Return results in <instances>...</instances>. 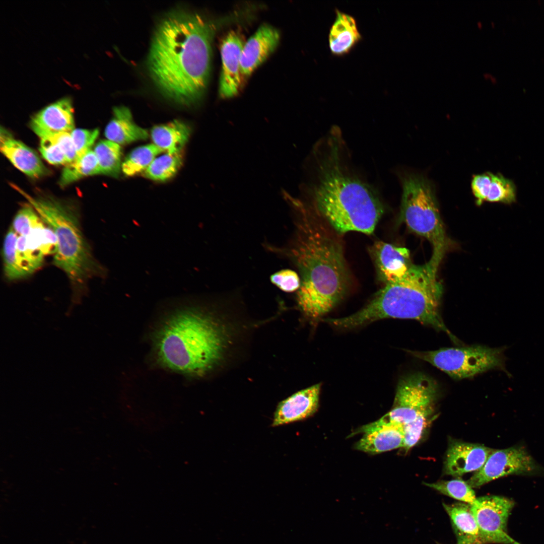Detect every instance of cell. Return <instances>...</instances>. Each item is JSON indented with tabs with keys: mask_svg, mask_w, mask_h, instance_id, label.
<instances>
[{
	"mask_svg": "<svg viewBox=\"0 0 544 544\" xmlns=\"http://www.w3.org/2000/svg\"><path fill=\"white\" fill-rule=\"evenodd\" d=\"M363 437L355 448L370 454H377L403 447V426L379 420L361 427Z\"/></svg>",
	"mask_w": 544,
	"mask_h": 544,
	"instance_id": "15",
	"label": "cell"
},
{
	"mask_svg": "<svg viewBox=\"0 0 544 544\" xmlns=\"http://www.w3.org/2000/svg\"><path fill=\"white\" fill-rule=\"evenodd\" d=\"M1 152L17 169L31 178L48 174V171L38 155L21 141L15 140L5 129H1Z\"/></svg>",
	"mask_w": 544,
	"mask_h": 544,
	"instance_id": "19",
	"label": "cell"
},
{
	"mask_svg": "<svg viewBox=\"0 0 544 544\" xmlns=\"http://www.w3.org/2000/svg\"><path fill=\"white\" fill-rule=\"evenodd\" d=\"M96 156L100 174L118 177L121 171L122 148L120 145L109 140H102L96 145Z\"/></svg>",
	"mask_w": 544,
	"mask_h": 544,
	"instance_id": "25",
	"label": "cell"
},
{
	"mask_svg": "<svg viewBox=\"0 0 544 544\" xmlns=\"http://www.w3.org/2000/svg\"><path fill=\"white\" fill-rule=\"evenodd\" d=\"M213 313L186 308L168 316L156 330L154 350L163 367L186 375L202 376L223 360L229 330Z\"/></svg>",
	"mask_w": 544,
	"mask_h": 544,
	"instance_id": "3",
	"label": "cell"
},
{
	"mask_svg": "<svg viewBox=\"0 0 544 544\" xmlns=\"http://www.w3.org/2000/svg\"><path fill=\"white\" fill-rule=\"evenodd\" d=\"M544 469L521 446L494 450L483 467L467 481L472 488H479L498 478L509 475H532Z\"/></svg>",
	"mask_w": 544,
	"mask_h": 544,
	"instance_id": "10",
	"label": "cell"
},
{
	"mask_svg": "<svg viewBox=\"0 0 544 544\" xmlns=\"http://www.w3.org/2000/svg\"><path fill=\"white\" fill-rule=\"evenodd\" d=\"M164 152L153 144L135 148L125 157L121 171L126 176H133L145 170L157 156Z\"/></svg>",
	"mask_w": 544,
	"mask_h": 544,
	"instance_id": "28",
	"label": "cell"
},
{
	"mask_svg": "<svg viewBox=\"0 0 544 544\" xmlns=\"http://www.w3.org/2000/svg\"><path fill=\"white\" fill-rule=\"evenodd\" d=\"M441 261L431 256L422 265H416L404 279L385 285L361 309L348 316L325 320L342 329H351L384 318L416 320L445 332L460 344L445 325L440 313L443 288L437 278Z\"/></svg>",
	"mask_w": 544,
	"mask_h": 544,
	"instance_id": "4",
	"label": "cell"
},
{
	"mask_svg": "<svg viewBox=\"0 0 544 544\" xmlns=\"http://www.w3.org/2000/svg\"><path fill=\"white\" fill-rule=\"evenodd\" d=\"M493 450L478 444L460 441L451 442L446 457V473L459 477L466 473L477 471L483 467Z\"/></svg>",
	"mask_w": 544,
	"mask_h": 544,
	"instance_id": "18",
	"label": "cell"
},
{
	"mask_svg": "<svg viewBox=\"0 0 544 544\" xmlns=\"http://www.w3.org/2000/svg\"><path fill=\"white\" fill-rule=\"evenodd\" d=\"M357 22L354 17L338 10L328 34V44L331 53L335 56L345 55L361 39Z\"/></svg>",
	"mask_w": 544,
	"mask_h": 544,
	"instance_id": "22",
	"label": "cell"
},
{
	"mask_svg": "<svg viewBox=\"0 0 544 544\" xmlns=\"http://www.w3.org/2000/svg\"><path fill=\"white\" fill-rule=\"evenodd\" d=\"M44 138L50 140L59 147L66 156L68 164L74 162L78 158L71 132H59Z\"/></svg>",
	"mask_w": 544,
	"mask_h": 544,
	"instance_id": "36",
	"label": "cell"
},
{
	"mask_svg": "<svg viewBox=\"0 0 544 544\" xmlns=\"http://www.w3.org/2000/svg\"><path fill=\"white\" fill-rule=\"evenodd\" d=\"M289 204L297 214L295 230L287 246L275 249L299 270V308L317 319L331 310L346 295L351 275L338 236L319 216L297 199Z\"/></svg>",
	"mask_w": 544,
	"mask_h": 544,
	"instance_id": "2",
	"label": "cell"
},
{
	"mask_svg": "<svg viewBox=\"0 0 544 544\" xmlns=\"http://www.w3.org/2000/svg\"><path fill=\"white\" fill-rule=\"evenodd\" d=\"M270 282L280 290L286 292L298 291L301 286L300 276L290 269L280 270L270 277Z\"/></svg>",
	"mask_w": 544,
	"mask_h": 544,
	"instance_id": "33",
	"label": "cell"
},
{
	"mask_svg": "<svg viewBox=\"0 0 544 544\" xmlns=\"http://www.w3.org/2000/svg\"><path fill=\"white\" fill-rule=\"evenodd\" d=\"M280 39L279 31L268 25H261L244 43L241 55V72L247 77L274 51Z\"/></svg>",
	"mask_w": 544,
	"mask_h": 544,
	"instance_id": "16",
	"label": "cell"
},
{
	"mask_svg": "<svg viewBox=\"0 0 544 544\" xmlns=\"http://www.w3.org/2000/svg\"><path fill=\"white\" fill-rule=\"evenodd\" d=\"M507 346L490 348L473 345L458 348H443L435 351H408L419 359L429 363L454 379L472 377L492 370L511 374L506 368Z\"/></svg>",
	"mask_w": 544,
	"mask_h": 544,
	"instance_id": "8",
	"label": "cell"
},
{
	"mask_svg": "<svg viewBox=\"0 0 544 544\" xmlns=\"http://www.w3.org/2000/svg\"><path fill=\"white\" fill-rule=\"evenodd\" d=\"M39 151L43 158L51 164H68L66 156L61 149L48 139H41Z\"/></svg>",
	"mask_w": 544,
	"mask_h": 544,
	"instance_id": "35",
	"label": "cell"
},
{
	"mask_svg": "<svg viewBox=\"0 0 544 544\" xmlns=\"http://www.w3.org/2000/svg\"><path fill=\"white\" fill-rule=\"evenodd\" d=\"M107 139L119 145L148 139V131L134 121L130 109L124 106H115L113 116L105 129Z\"/></svg>",
	"mask_w": 544,
	"mask_h": 544,
	"instance_id": "20",
	"label": "cell"
},
{
	"mask_svg": "<svg viewBox=\"0 0 544 544\" xmlns=\"http://www.w3.org/2000/svg\"><path fill=\"white\" fill-rule=\"evenodd\" d=\"M513 182L500 174L491 173L484 186L482 201L511 204L516 201Z\"/></svg>",
	"mask_w": 544,
	"mask_h": 544,
	"instance_id": "26",
	"label": "cell"
},
{
	"mask_svg": "<svg viewBox=\"0 0 544 544\" xmlns=\"http://www.w3.org/2000/svg\"><path fill=\"white\" fill-rule=\"evenodd\" d=\"M320 384L296 392L278 404L272 427L306 419L313 415L318 406Z\"/></svg>",
	"mask_w": 544,
	"mask_h": 544,
	"instance_id": "17",
	"label": "cell"
},
{
	"mask_svg": "<svg viewBox=\"0 0 544 544\" xmlns=\"http://www.w3.org/2000/svg\"><path fill=\"white\" fill-rule=\"evenodd\" d=\"M514 506L513 500L503 496L477 498L471 506L484 544H520L507 531L508 518Z\"/></svg>",
	"mask_w": 544,
	"mask_h": 544,
	"instance_id": "11",
	"label": "cell"
},
{
	"mask_svg": "<svg viewBox=\"0 0 544 544\" xmlns=\"http://www.w3.org/2000/svg\"><path fill=\"white\" fill-rule=\"evenodd\" d=\"M46 223L29 204L23 206L16 214L11 226L16 233L26 236Z\"/></svg>",
	"mask_w": 544,
	"mask_h": 544,
	"instance_id": "32",
	"label": "cell"
},
{
	"mask_svg": "<svg viewBox=\"0 0 544 544\" xmlns=\"http://www.w3.org/2000/svg\"><path fill=\"white\" fill-rule=\"evenodd\" d=\"M191 130L185 122L174 120L154 126L150 132L153 144L163 152L181 153L188 140Z\"/></svg>",
	"mask_w": 544,
	"mask_h": 544,
	"instance_id": "23",
	"label": "cell"
},
{
	"mask_svg": "<svg viewBox=\"0 0 544 544\" xmlns=\"http://www.w3.org/2000/svg\"><path fill=\"white\" fill-rule=\"evenodd\" d=\"M244 41L241 33L232 30L223 39L220 47L222 70L219 95L222 99L235 96L242 82L240 59Z\"/></svg>",
	"mask_w": 544,
	"mask_h": 544,
	"instance_id": "13",
	"label": "cell"
},
{
	"mask_svg": "<svg viewBox=\"0 0 544 544\" xmlns=\"http://www.w3.org/2000/svg\"><path fill=\"white\" fill-rule=\"evenodd\" d=\"M334 157L333 152L332 162L323 165L319 181L310 191L311 210L338 234H371L383 213L382 204L368 185L346 174Z\"/></svg>",
	"mask_w": 544,
	"mask_h": 544,
	"instance_id": "5",
	"label": "cell"
},
{
	"mask_svg": "<svg viewBox=\"0 0 544 544\" xmlns=\"http://www.w3.org/2000/svg\"><path fill=\"white\" fill-rule=\"evenodd\" d=\"M370 251L378 278L384 285L405 279L416 265L411 261L409 250L404 247L378 241Z\"/></svg>",
	"mask_w": 544,
	"mask_h": 544,
	"instance_id": "12",
	"label": "cell"
},
{
	"mask_svg": "<svg viewBox=\"0 0 544 544\" xmlns=\"http://www.w3.org/2000/svg\"><path fill=\"white\" fill-rule=\"evenodd\" d=\"M30 125L32 130L40 138L74 129V108L70 97L61 98L35 114Z\"/></svg>",
	"mask_w": 544,
	"mask_h": 544,
	"instance_id": "14",
	"label": "cell"
},
{
	"mask_svg": "<svg viewBox=\"0 0 544 544\" xmlns=\"http://www.w3.org/2000/svg\"><path fill=\"white\" fill-rule=\"evenodd\" d=\"M11 185L54 232L57 246L53 263L66 275L74 296L79 299L86 292L89 281L104 277L106 270L85 238L78 209L69 202L48 196H32L17 185Z\"/></svg>",
	"mask_w": 544,
	"mask_h": 544,
	"instance_id": "6",
	"label": "cell"
},
{
	"mask_svg": "<svg viewBox=\"0 0 544 544\" xmlns=\"http://www.w3.org/2000/svg\"><path fill=\"white\" fill-rule=\"evenodd\" d=\"M402 187L400 219L431 243L432 256L442 259L447 240L431 185L423 177L410 175L403 179Z\"/></svg>",
	"mask_w": 544,
	"mask_h": 544,
	"instance_id": "7",
	"label": "cell"
},
{
	"mask_svg": "<svg viewBox=\"0 0 544 544\" xmlns=\"http://www.w3.org/2000/svg\"><path fill=\"white\" fill-rule=\"evenodd\" d=\"M45 255L38 245L27 237L18 235L16 257L23 278L32 275L44 262Z\"/></svg>",
	"mask_w": 544,
	"mask_h": 544,
	"instance_id": "24",
	"label": "cell"
},
{
	"mask_svg": "<svg viewBox=\"0 0 544 544\" xmlns=\"http://www.w3.org/2000/svg\"><path fill=\"white\" fill-rule=\"evenodd\" d=\"M182 162L181 153H167L155 158L144 172V176L154 181L167 180L176 174Z\"/></svg>",
	"mask_w": 544,
	"mask_h": 544,
	"instance_id": "29",
	"label": "cell"
},
{
	"mask_svg": "<svg viewBox=\"0 0 544 544\" xmlns=\"http://www.w3.org/2000/svg\"><path fill=\"white\" fill-rule=\"evenodd\" d=\"M456 538V544H484L471 505L443 503Z\"/></svg>",
	"mask_w": 544,
	"mask_h": 544,
	"instance_id": "21",
	"label": "cell"
},
{
	"mask_svg": "<svg viewBox=\"0 0 544 544\" xmlns=\"http://www.w3.org/2000/svg\"><path fill=\"white\" fill-rule=\"evenodd\" d=\"M18 235L11 227L7 233L3 244V255L4 274L10 281L23 279L16 257V244Z\"/></svg>",
	"mask_w": 544,
	"mask_h": 544,
	"instance_id": "31",
	"label": "cell"
},
{
	"mask_svg": "<svg viewBox=\"0 0 544 544\" xmlns=\"http://www.w3.org/2000/svg\"><path fill=\"white\" fill-rule=\"evenodd\" d=\"M99 133L98 129H74L71 135L75 147L78 157L91 150Z\"/></svg>",
	"mask_w": 544,
	"mask_h": 544,
	"instance_id": "34",
	"label": "cell"
},
{
	"mask_svg": "<svg viewBox=\"0 0 544 544\" xmlns=\"http://www.w3.org/2000/svg\"><path fill=\"white\" fill-rule=\"evenodd\" d=\"M424 484L461 502L472 505L477 499L472 488L467 482L461 479L442 481L434 483H424Z\"/></svg>",
	"mask_w": 544,
	"mask_h": 544,
	"instance_id": "30",
	"label": "cell"
},
{
	"mask_svg": "<svg viewBox=\"0 0 544 544\" xmlns=\"http://www.w3.org/2000/svg\"><path fill=\"white\" fill-rule=\"evenodd\" d=\"M213 24L184 9L167 13L158 22L146 61L160 93L177 104H196L207 89L211 66Z\"/></svg>",
	"mask_w": 544,
	"mask_h": 544,
	"instance_id": "1",
	"label": "cell"
},
{
	"mask_svg": "<svg viewBox=\"0 0 544 544\" xmlns=\"http://www.w3.org/2000/svg\"><path fill=\"white\" fill-rule=\"evenodd\" d=\"M100 174L96 156L90 150L73 162L64 168L59 181L61 186H65L83 177Z\"/></svg>",
	"mask_w": 544,
	"mask_h": 544,
	"instance_id": "27",
	"label": "cell"
},
{
	"mask_svg": "<svg viewBox=\"0 0 544 544\" xmlns=\"http://www.w3.org/2000/svg\"><path fill=\"white\" fill-rule=\"evenodd\" d=\"M391 410L379 419L402 426L416 421L430 422L438 394L436 381L422 372L402 377L397 384Z\"/></svg>",
	"mask_w": 544,
	"mask_h": 544,
	"instance_id": "9",
	"label": "cell"
}]
</instances>
